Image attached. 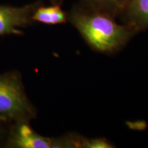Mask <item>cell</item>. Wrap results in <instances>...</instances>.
Wrapping results in <instances>:
<instances>
[{
  "label": "cell",
  "instance_id": "3957f363",
  "mask_svg": "<svg viewBox=\"0 0 148 148\" xmlns=\"http://www.w3.org/2000/svg\"><path fill=\"white\" fill-rule=\"evenodd\" d=\"M83 136L69 133L55 138L36 133L29 123H17L9 126L5 147L8 148H81Z\"/></svg>",
  "mask_w": 148,
  "mask_h": 148
},
{
  "label": "cell",
  "instance_id": "9c48e42d",
  "mask_svg": "<svg viewBox=\"0 0 148 148\" xmlns=\"http://www.w3.org/2000/svg\"><path fill=\"white\" fill-rule=\"evenodd\" d=\"M10 125L0 120V147H4Z\"/></svg>",
  "mask_w": 148,
  "mask_h": 148
},
{
  "label": "cell",
  "instance_id": "52a82bcc",
  "mask_svg": "<svg viewBox=\"0 0 148 148\" xmlns=\"http://www.w3.org/2000/svg\"><path fill=\"white\" fill-rule=\"evenodd\" d=\"M83 6L116 17L121 16L128 0H82Z\"/></svg>",
  "mask_w": 148,
  "mask_h": 148
},
{
  "label": "cell",
  "instance_id": "30bf717a",
  "mask_svg": "<svg viewBox=\"0 0 148 148\" xmlns=\"http://www.w3.org/2000/svg\"><path fill=\"white\" fill-rule=\"evenodd\" d=\"M50 1L52 2V3H57V1H58V0H50Z\"/></svg>",
  "mask_w": 148,
  "mask_h": 148
},
{
  "label": "cell",
  "instance_id": "277c9868",
  "mask_svg": "<svg viewBox=\"0 0 148 148\" xmlns=\"http://www.w3.org/2000/svg\"><path fill=\"white\" fill-rule=\"evenodd\" d=\"M41 4L42 1L39 0L21 7L0 5V36L23 34L19 28L26 27L34 23L32 14Z\"/></svg>",
  "mask_w": 148,
  "mask_h": 148
},
{
  "label": "cell",
  "instance_id": "ba28073f",
  "mask_svg": "<svg viewBox=\"0 0 148 148\" xmlns=\"http://www.w3.org/2000/svg\"><path fill=\"white\" fill-rule=\"evenodd\" d=\"M110 140L106 138H83L82 148H112L114 147Z\"/></svg>",
  "mask_w": 148,
  "mask_h": 148
},
{
  "label": "cell",
  "instance_id": "8992f818",
  "mask_svg": "<svg viewBox=\"0 0 148 148\" xmlns=\"http://www.w3.org/2000/svg\"><path fill=\"white\" fill-rule=\"evenodd\" d=\"M32 18L34 22H38L46 25H58L66 23L67 13L62 10L58 3L49 6L40 5L34 10Z\"/></svg>",
  "mask_w": 148,
  "mask_h": 148
},
{
  "label": "cell",
  "instance_id": "6da1fadb",
  "mask_svg": "<svg viewBox=\"0 0 148 148\" xmlns=\"http://www.w3.org/2000/svg\"><path fill=\"white\" fill-rule=\"evenodd\" d=\"M67 21L77 29L92 50L104 54H113L125 47L136 34L124 24L116 23L109 14L75 5Z\"/></svg>",
  "mask_w": 148,
  "mask_h": 148
},
{
  "label": "cell",
  "instance_id": "7a4b0ae2",
  "mask_svg": "<svg viewBox=\"0 0 148 148\" xmlns=\"http://www.w3.org/2000/svg\"><path fill=\"white\" fill-rule=\"evenodd\" d=\"M36 114L25 93L21 74L12 71L0 75V120L9 125L29 123Z\"/></svg>",
  "mask_w": 148,
  "mask_h": 148
},
{
  "label": "cell",
  "instance_id": "5b68a950",
  "mask_svg": "<svg viewBox=\"0 0 148 148\" xmlns=\"http://www.w3.org/2000/svg\"><path fill=\"white\" fill-rule=\"evenodd\" d=\"M121 16L136 35L148 29V0H128Z\"/></svg>",
  "mask_w": 148,
  "mask_h": 148
}]
</instances>
